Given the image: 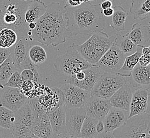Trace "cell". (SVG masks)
Masks as SVG:
<instances>
[{
    "mask_svg": "<svg viewBox=\"0 0 150 138\" xmlns=\"http://www.w3.org/2000/svg\"><path fill=\"white\" fill-rule=\"evenodd\" d=\"M126 56L114 44L95 64L104 72L117 73L123 66Z\"/></svg>",
    "mask_w": 150,
    "mask_h": 138,
    "instance_id": "ba28073f",
    "label": "cell"
},
{
    "mask_svg": "<svg viewBox=\"0 0 150 138\" xmlns=\"http://www.w3.org/2000/svg\"><path fill=\"white\" fill-rule=\"evenodd\" d=\"M113 133L116 138H150V114L145 113L129 118Z\"/></svg>",
    "mask_w": 150,
    "mask_h": 138,
    "instance_id": "5b68a950",
    "label": "cell"
},
{
    "mask_svg": "<svg viewBox=\"0 0 150 138\" xmlns=\"http://www.w3.org/2000/svg\"><path fill=\"white\" fill-rule=\"evenodd\" d=\"M98 120L87 116L81 129V138H95L98 135L96 131V125Z\"/></svg>",
    "mask_w": 150,
    "mask_h": 138,
    "instance_id": "4dcf8cb0",
    "label": "cell"
},
{
    "mask_svg": "<svg viewBox=\"0 0 150 138\" xmlns=\"http://www.w3.org/2000/svg\"><path fill=\"white\" fill-rule=\"evenodd\" d=\"M28 55L32 62L38 66L45 62L47 57L45 49L40 45H34L30 47Z\"/></svg>",
    "mask_w": 150,
    "mask_h": 138,
    "instance_id": "d6a6232c",
    "label": "cell"
},
{
    "mask_svg": "<svg viewBox=\"0 0 150 138\" xmlns=\"http://www.w3.org/2000/svg\"><path fill=\"white\" fill-rule=\"evenodd\" d=\"M147 28H150V24L149 25V26H147Z\"/></svg>",
    "mask_w": 150,
    "mask_h": 138,
    "instance_id": "f5cc1de1",
    "label": "cell"
},
{
    "mask_svg": "<svg viewBox=\"0 0 150 138\" xmlns=\"http://www.w3.org/2000/svg\"><path fill=\"white\" fill-rule=\"evenodd\" d=\"M96 131L98 134L101 133L104 131V125L103 121H98L96 125Z\"/></svg>",
    "mask_w": 150,
    "mask_h": 138,
    "instance_id": "7bdbcfd3",
    "label": "cell"
},
{
    "mask_svg": "<svg viewBox=\"0 0 150 138\" xmlns=\"http://www.w3.org/2000/svg\"><path fill=\"white\" fill-rule=\"evenodd\" d=\"M142 53L143 55H150V49L149 47L143 46L142 49Z\"/></svg>",
    "mask_w": 150,
    "mask_h": 138,
    "instance_id": "7dc6e473",
    "label": "cell"
},
{
    "mask_svg": "<svg viewBox=\"0 0 150 138\" xmlns=\"http://www.w3.org/2000/svg\"><path fill=\"white\" fill-rule=\"evenodd\" d=\"M113 8L114 9V13L112 16L111 27L117 31H123L125 29V22L129 14L120 6H114Z\"/></svg>",
    "mask_w": 150,
    "mask_h": 138,
    "instance_id": "4316f807",
    "label": "cell"
},
{
    "mask_svg": "<svg viewBox=\"0 0 150 138\" xmlns=\"http://www.w3.org/2000/svg\"><path fill=\"white\" fill-rule=\"evenodd\" d=\"M28 98L20 89L4 86L0 88V106L16 112L27 102Z\"/></svg>",
    "mask_w": 150,
    "mask_h": 138,
    "instance_id": "30bf717a",
    "label": "cell"
},
{
    "mask_svg": "<svg viewBox=\"0 0 150 138\" xmlns=\"http://www.w3.org/2000/svg\"><path fill=\"white\" fill-rule=\"evenodd\" d=\"M64 14L65 9L60 3H50L45 14L36 22L29 38L47 46L55 47L64 43L72 36L67 30Z\"/></svg>",
    "mask_w": 150,
    "mask_h": 138,
    "instance_id": "6da1fadb",
    "label": "cell"
},
{
    "mask_svg": "<svg viewBox=\"0 0 150 138\" xmlns=\"http://www.w3.org/2000/svg\"><path fill=\"white\" fill-rule=\"evenodd\" d=\"M10 48H0V66L9 57Z\"/></svg>",
    "mask_w": 150,
    "mask_h": 138,
    "instance_id": "74e56055",
    "label": "cell"
},
{
    "mask_svg": "<svg viewBox=\"0 0 150 138\" xmlns=\"http://www.w3.org/2000/svg\"><path fill=\"white\" fill-rule=\"evenodd\" d=\"M131 78V83L132 86L138 89L145 88L150 89V64L146 66H143L137 64L132 70Z\"/></svg>",
    "mask_w": 150,
    "mask_h": 138,
    "instance_id": "d6986e66",
    "label": "cell"
},
{
    "mask_svg": "<svg viewBox=\"0 0 150 138\" xmlns=\"http://www.w3.org/2000/svg\"><path fill=\"white\" fill-rule=\"evenodd\" d=\"M17 70L16 69L12 57H9L0 66V87L5 86L9 78Z\"/></svg>",
    "mask_w": 150,
    "mask_h": 138,
    "instance_id": "f1b7e54d",
    "label": "cell"
},
{
    "mask_svg": "<svg viewBox=\"0 0 150 138\" xmlns=\"http://www.w3.org/2000/svg\"><path fill=\"white\" fill-rule=\"evenodd\" d=\"M127 84L126 79L117 73L104 72L91 90V96L109 100L117 90Z\"/></svg>",
    "mask_w": 150,
    "mask_h": 138,
    "instance_id": "52a82bcc",
    "label": "cell"
},
{
    "mask_svg": "<svg viewBox=\"0 0 150 138\" xmlns=\"http://www.w3.org/2000/svg\"><path fill=\"white\" fill-rule=\"evenodd\" d=\"M88 2H90V1H97L98 0H87Z\"/></svg>",
    "mask_w": 150,
    "mask_h": 138,
    "instance_id": "816d5d0a",
    "label": "cell"
},
{
    "mask_svg": "<svg viewBox=\"0 0 150 138\" xmlns=\"http://www.w3.org/2000/svg\"><path fill=\"white\" fill-rule=\"evenodd\" d=\"M36 26V22H31V23H30V24H28V28L30 30V31L34 30Z\"/></svg>",
    "mask_w": 150,
    "mask_h": 138,
    "instance_id": "681fc988",
    "label": "cell"
},
{
    "mask_svg": "<svg viewBox=\"0 0 150 138\" xmlns=\"http://www.w3.org/2000/svg\"><path fill=\"white\" fill-rule=\"evenodd\" d=\"M18 38V35L14 30L2 28L0 29V48H11L17 42Z\"/></svg>",
    "mask_w": 150,
    "mask_h": 138,
    "instance_id": "f546056e",
    "label": "cell"
},
{
    "mask_svg": "<svg viewBox=\"0 0 150 138\" xmlns=\"http://www.w3.org/2000/svg\"><path fill=\"white\" fill-rule=\"evenodd\" d=\"M30 0H0V26L14 30L18 36L29 37L30 31L25 21Z\"/></svg>",
    "mask_w": 150,
    "mask_h": 138,
    "instance_id": "3957f363",
    "label": "cell"
},
{
    "mask_svg": "<svg viewBox=\"0 0 150 138\" xmlns=\"http://www.w3.org/2000/svg\"><path fill=\"white\" fill-rule=\"evenodd\" d=\"M114 45L126 56L134 54L137 49V46L129 38L127 35L117 34L115 36Z\"/></svg>",
    "mask_w": 150,
    "mask_h": 138,
    "instance_id": "83f0119b",
    "label": "cell"
},
{
    "mask_svg": "<svg viewBox=\"0 0 150 138\" xmlns=\"http://www.w3.org/2000/svg\"><path fill=\"white\" fill-rule=\"evenodd\" d=\"M64 96V104L66 108H83L91 97L90 92L74 85L66 84L60 89Z\"/></svg>",
    "mask_w": 150,
    "mask_h": 138,
    "instance_id": "9c48e42d",
    "label": "cell"
},
{
    "mask_svg": "<svg viewBox=\"0 0 150 138\" xmlns=\"http://www.w3.org/2000/svg\"><path fill=\"white\" fill-rule=\"evenodd\" d=\"M15 112L0 106V128L11 129L15 122Z\"/></svg>",
    "mask_w": 150,
    "mask_h": 138,
    "instance_id": "1f68e13d",
    "label": "cell"
},
{
    "mask_svg": "<svg viewBox=\"0 0 150 138\" xmlns=\"http://www.w3.org/2000/svg\"><path fill=\"white\" fill-rule=\"evenodd\" d=\"M133 91L129 84L123 85L109 99L111 106L126 111H129Z\"/></svg>",
    "mask_w": 150,
    "mask_h": 138,
    "instance_id": "e0dca14e",
    "label": "cell"
},
{
    "mask_svg": "<svg viewBox=\"0 0 150 138\" xmlns=\"http://www.w3.org/2000/svg\"><path fill=\"white\" fill-rule=\"evenodd\" d=\"M138 64L143 66H146L150 64V55H142L139 59Z\"/></svg>",
    "mask_w": 150,
    "mask_h": 138,
    "instance_id": "f35d334b",
    "label": "cell"
},
{
    "mask_svg": "<svg viewBox=\"0 0 150 138\" xmlns=\"http://www.w3.org/2000/svg\"><path fill=\"white\" fill-rule=\"evenodd\" d=\"M129 111L111 107L108 113L103 121L104 131L113 132L125 125L128 120Z\"/></svg>",
    "mask_w": 150,
    "mask_h": 138,
    "instance_id": "5bb4252c",
    "label": "cell"
},
{
    "mask_svg": "<svg viewBox=\"0 0 150 138\" xmlns=\"http://www.w3.org/2000/svg\"><path fill=\"white\" fill-rule=\"evenodd\" d=\"M35 82H34V81H23L21 87L20 88V90L21 93L25 95L26 93L33 89L34 87L35 86Z\"/></svg>",
    "mask_w": 150,
    "mask_h": 138,
    "instance_id": "8d00e7d4",
    "label": "cell"
},
{
    "mask_svg": "<svg viewBox=\"0 0 150 138\" xmlns=\"http://www.w3.org/2000/svg\"><path fill=\"white\" fill-rule=\"evenodd\" d=\"M2 28H3V27H1V26H0V29H2Z\"/></svg>",
    "mask_w": 150,
    "mask_h": 138,
    "instance_id": "db71d44e",
    "label": "cell"
},
{
    "mask_svg": "<svg viewBox=\"0 0 150 138\" xmlns=\"http://www.w3.org/2000/svg\"><path fill=\"white\" fill-rule=\"evenodd\" d=\"M23 81H33L39 82V75L38 70L32 69H25L20 72Z\"/></svg>",
    "mask_w": 150,
    "mask_h": 138,
    "instance_id": "e575fe53",
    "label": "cell"
},
{
    "mask_svg": "<svg viewBox=\"0 0 150 138\" xmlns=\"http://www.w3.org/2000/svg\"><path fill=\"white\" fill-rule=\"evenodd\" d=\"M110 1H114V0H110Z\"/></svg>",
    "mask_w": 150,
    "mask_h": 138,
    "instance_id": "6f0895ef",
    "label": "cell"
},
{
    "mask_svg": "<svg viewBox=\"0 0 150 138\" xmlns=\"http://www.w3.org/2000/svg\"><path fill=\"white\" fill-rule=\"evenodd\" d=\"M38 101L45 113L54 111L60 105L64 104V96L60 89L51 88V93H43L39 96Z\"/></svg>",
    "mask_w": 150,
    "mask_h": 138,
    "instance_id": "2e32d148",
    "label": "cell"
},
{
    "mask_svg": "<svg viewBox=\"0 0 150 138\" xmlns=\"http://www.w3.org/2000/svg\"><path fill=\"white\" fill-rule=\"evenodd\" d=\"M93 66L81 56L74 45L69 46L66 53L57 57L54 67L60 74L70 75Z\"/></svg>",
    "mask_w": 150,
    "mask_h": 138,
    "instance_id": "8992f818",
    "label": "cell"
},
{
    "mask_svg": "<svg viewBox=\"0 0 150 138\" xmlns=\"http://www.w3.org/2000/svg\"><path fill=\"white\" fill-rule=\"evenodd\" d=\"M100 6H101L102 10L108 9V8H112V2L110 0H105L104 2H103L102 4H100Z\"/></svg>",
    "mask_w": 150,
    "mask_h": 138,
    "instance_id": "ee69618b",
    "label": "cell"
},
{
    "mask_svg": "<svg viewBox=\"0 0 150 138\" xmlns=\"http://www.w3.org/2000/svg\"><path fill=\"white\" fill-rule=\"evenodd\" d=\"M51 138H74L73 137L67 135L66 133L57 135H53Z\"/></svg>",
    "mask_w": 150,
    "mask_h": 138,
    "instance_id": "bcb514c9",
    "label": "cell"
},
{
    "mask_svg": "<svg viewBox=\"0 0 150 138\" xmlns=\"http://www.w3.org/2000/svg\"><path fill=\"white\" fill-rule=\"evenodd\" d=\"M0 138H15L9 129L0 128Z\"/></svg>",
    "mask_w": 150,
    "mask_h": 138,
    "instance_id": "60d3db41",
    "label": "cell"
},
{
    "mask_svg": "<svg viewBox=\"0 0 150 138\" xmlns=\"http://www.w3.org/2000/svg\"><path fill=\"white\" fill-rule=\"evenodd\" d=\"M127 35L136 46H144L150 39V29L147 26L136 23L132 25L131 31Z\"/></svg>",
    "mask_w": 150,
    "mask_h": 138,
    "instance_id": "cb8c5ba5",
    "label": "cell"
},
{
    "mask_svg": "<svg viewBox=\"0 0 150 138\" xmlns=\"http://www.w3.org/2000/svg\"><path fill=\"white\" fill-rule=\"evenodd\" d=\"M85 78L81 81H74L71 84L79 87L88 92L91 91L97 80L104 72L96 66L84 70Z\"/></svg>",
    "mask_w": 150,
    "mask_h": 138,
    "instance_id": "ffe728a7",
    "label": "cell"
},
{
    "mask_svg": "<svg viewBox=\"0 0 150 138\" xmlns=\"http://www.w3.org/2000/svg\"><path fill=\"white\" fill-rule=\"evenodd\" d=\"M23 82V81L21 79L20 72L16 71L9 78V80L7 82L5 86L20 89Z\"/></svg>",
    "mask_w": 150,
    "mask_h": 138,
    "instance_id": "d590c367",
    "label": "cell"
},
{
    "mask_svg": "<svg viewBox=\"0 0 150 138\" xmlns=\"http://www.w3.org/2000/svg\"><path fill=\"white\" fill-rule=\"evenodd\" d=\"M15 117V124L25 125L32 129V127L35 123L38 116L27 101L21 108L16 112Z\"/></svg>",
    "mask_w": 150,
    "mask_h": 138,
    "instance_id": "603a6c76",
    "label": "cell"
},
{
    "mask_svg": "<svg viewBox=\"0 0 150 138\" xmlns=\"http://www.w3.org/2000/svg\"><path fill=\"white\" fill-rule=\"evenodd\" d=\"M10 130L15 138H30L34 135L31 128L23 124H14Z\"/></svg>",
    "mask_w": 150,
    "mask_h": 138,
    "instance_id": "836d02e7",
    "label": "cell"
},
{
    "mask_svg": "<svg viewBox=\"0 0 150 138\" xmlns=\"http://www.w3.org/2000/svg\"><path fill=\"white\" fill-rule=\"evenodd\" d=\"M103 13L104 15L106 16V17H112L114 13V9L113 8L104 9L103 11Z\"/></svg>",
    "mask_w": 150,
    "mask_h": 138,
    "instance_id": "f6af8a7d",
    "label": "cell"
},
{
    "mask_svg": "<svg viewBox=\"0 0 150 138\" xmlns=\"http://www.w3.org/2000/svg\"><path fill=\"white\" fill-rule=\"evenodd\" d=\"M87 116L84 108H66V131L74 138H81V129Z\"/></svg>",
    "mask_w": 150,
    "mask_h": 138,
    "instance_id": "8fae6325",
    "label": "cell"
},
{
    "mask_svg": "<svg viewBox=\"0 0 150 138\" xmlns=\"http://www.w3.org/2000/svg\"><path fill=\"white\" fill-rule=\"evenodd\" d=\"M143 46L137 45L136 51L134 54L126 57L123 66L117 72L119 75L125 78H129L131 76L133 69L138 64L139 59L142 55V49Z\"/></svg>",
    "mask_w": 150,
    "mask_h": 138,
    "instance_id": "484cf974",
    "label": "cell"
},
{
    "mask_svg": "<svg viewBox=\"0 0 150 138\" xmlns=\"http://www.w3.org/2000/svg\"><path fill=\"white\" fill-rule=\"evenodd\" d=\"M0 88H1V87H0Z\"/></svg>",
    "mask_w": 150,
    "mask_h": 138,
    "instance_id": "680465c9",
    "label": "cell"
},
{
    "mask_svg": "<svg viewBox=\"0 0 150 138\" xmlns=\"http://www.w3.org/2000/svg\"><path fill=\"white\" fill-rule=\"evenodd\" d=\"M146 113L150 114V90H149V95L147 99V108Z\"/></svg>",
    "mask_w": 150,
    "mask_h": 138,
    "instance_id": "c3c4849f",
    "label": "cell"
},
{
    "mask_svg": "<svg viewBox=\"0 0 150 138\" xmlns=\"http://www.w3.org/2000/svg\"><path fill=\"white\" fill-rule=\"evenodd\" d=\"M95 138H116L115 137L113 132L104 131L101 133L98 134Z\"/></svg>",
    "mask_w": 150,
    "mask_h": 138,
    "instance_id": "b9f144b4",
    "label": "cell"
},
{
    "mask_svg": "<svg viewBox=\"0 0 150 138\" xmlns=\"http://www.w3.org/2000/svg\"><path fill=\"white\" fill-rule=\"evenodd\" d=\"M34 135L40 138H51L53 131L48 114L39 115L32 127Z\"/></svg>",
    "mask_w": 150,
    "mask_h": 138,
    "instance_id": "7402d4cb",
    "label": "cell"
},
{
    "mask_svg": "<svg viewBox=\"0 0 150 138\" xmlns=\"http://www.w3.org/2000/svg\"><path fill=\"white\" fill-rule=\"evenodd\" d=\"M30 138H40L39 137H36L35 135H33V137H32Z\"/></svg>",
    "mask_w": 150,
    "mask_h": 138,
    "instance_id": "f907efd6",
    "label": "cell"
},
{
    "mask_svg": "<svg viewBox=\"0 0 150 138\" xmlns=\"http://www.w3.org/2000/svg\"><path fill=\"white\" fill-rule=\"evenodd\" d=\"M64 8L67 28L72 36H91L104 29L105 19L100 4L87 2L74 7L65 5Z\"/></svg>",
    "mask_w": 150,
    "mask_h": 138,
    "instance_id": "7a4b0ae2",
    "label": "cell"
},
{
    "mask_svg": "<svg viewBox=\"0 0 150 138\" xmlns=\"http://www.w3.org/2000/svg\"><path fill=\"white\" fill-rule=\"evenodd\" d=\"M47 6L41 0L30 1L25 13V21L27 24L36 22L45 14Z\"/></svg>",
    "mask_w": 150,
    "mask_h": 138,
    "instance_id": "44dd1931",
    "label": "cell"
},
{
    "mask_svg": "<svg viewBox=\"0 0 150 138\" xmlns=\"http://www.w3.org/2000/svg\"><path fill=\"white\" fill-rule=\"evenodd\" d=\"M129 11L135 20L150 18V0H132Z\"/></svg>",
    "mask_w": 150,
    "mask_h": 138,
    "instance_id": "d4e9b609",
    "label": "cell"
},
{
    "mask_svg": "<svg viewBox=\"0 0 150 138\" xmlns=\"http://www.w3.org/2000/svg\"><path fill=\"white\" fill-rule=\"evenodd\" d=\"M65 6L72 7L79 6L83 3L88 2L87 0H65Z\"/></svg>",
    "mask_w": 150,
    "mask_h": 138,
    "instance_id": "ab89813d",
    "label": "cell"
},
{
    "mask_svg": "<svg viewBox=\"0 0 150 138\" xmlns=\"http://www.w3.org/2000/svg\"><path fill=\"white\" fill-rule=\"evenodd\" d=\"M149 88H150V89H149V90H150V86H149Z\"/></svg>",
    "mask_w": 150,
    "mask_h": 138,
    "instance_id": "9f6ffc18",
    "label": "cell"
},
{
    "mask_svg": "<svg viewBox=\"0 0 150 138\" xmlns=\"http://www.w3.org/2000/svg\"><path fill=\"white\" fill-rule=\"evenodd\" d=\"M66 107L64 104L60 105L54 111L48 113L51 124L53 135L65 133L66 131Z\"/></svg>",
    "mask_w": 150,
    "mask_h": 138,
    "instance_id": "ac0fdd59",
    "label": "cell"
},
{
    "mask_svg": "<svg viewBox=\"0 0 150 138\" xmlns=\"http://www.w3.org/2000/svg\"><path fill=\"white\" fill-rule=\"evenodd\" d=\"M111 107L109 100L91 96L83 108L88 116L103 121Z\"/></svg>",
    "mask_w": 150,
    "mask_h": 138,
    "instance_id": "4fadbf2b",
    "label": "cell"
},
{
    "mask_svg": "<svg viewBox=\"0 0 150 138\" xmlns=\"http://www.w3.org/2000/svg\"><path fill=\"white\" fill-rule=\"evenodd\" d=\"M19 37L15 44L10 48V55L12 57L16 70L21 72L24 65L30 61L28 55L30 46L27 37Z\"/></svg>",
    "mask_w": 150,
    "mask_h": 138,
    "instance_id": "7c38bea8",
    "label": "cell"
},
{
    "mask_svg": "<svg viewBox=\"0 0 150 138\" xmlns=\"http://www.w3.org/2000/svg\"><path fill=\"white\" fill-rule=\"evenodd\" d=\"M149 48H150V46H149Z\"/></svg>",
    "mask_w": 150,
    "mask_h": 138,
    "instance_id": "11a10c76",
    "label": "cell"
},
{
    "mask_svg": "<svg viewBox=\"0 0 150 138\" xmlns=\"http://www.w3.org/2000/svg\"><path fill=\"white\" fill-rule=\"evenodd\" d=\"M149 89L145 88H139L133 93L132 99L129 108L128 118L146 113Z\"/></svg>",
    "mask_w": 150,
    "mask_h": 138,
    "instance_id": "9a60e30c",
    "label": "cell"
},
{
    "mask_svg": "<svg viewBox=\"0 0 150 138\" xmlns=\"http://www.w3.org/2000/svg\"><path fill=\"white\" fill-rule=\"evenodd\" d=\"M115 36H109L103 31H97L80 45L73 44L82 57L94 66L114 44Z\"/></svg>",
    "mask_w": 150,
    "mask_h": 138,
    "instance_id": "277c9868",
    "label": "cell"
}]
</instances>
